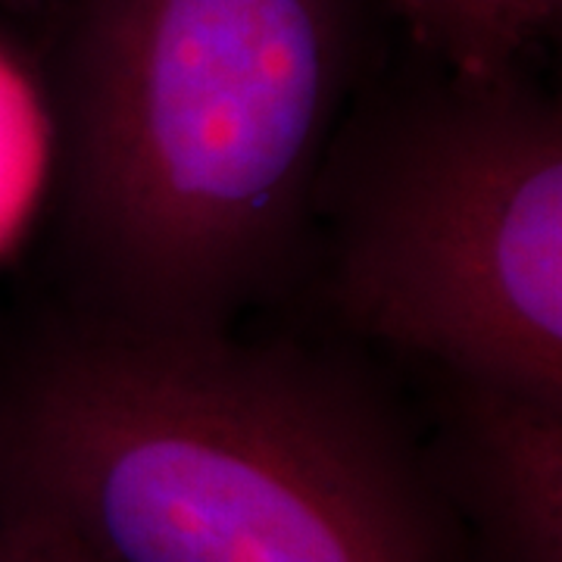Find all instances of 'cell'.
<instances>
[{"label":"cell","instance_id":"cell-1","mask_svg":"<svg viewBox=\"0 0 562 562\" xmlns=\"http://www.w3.org/2000/svg\"><path fill=\"white\" fill-rule=\"evenodd\" d=\"M0 513L98 562H475L375 394L222 331L103 322L0 403Z\"/></svg>","mask_w":562,"mask_h":562},{"label":"cell","instance_id":"cell-2","mask_svg":"<svg viewBox=\"0 0 562 562\" xmlns=\"http://www.w3.org/2000/svg\"><path fill=\"white\" fill-rule=\"evenodd\" d=\"M347 69L344 0H88L66 210L110 319L222 331L284 260Z\"/></svg>","mask_w":562,"mask_h":562},{"label":"cell","instance_id":"cell-3","mask_svg":"<svg viewBox=\"0 0 562 562\" xmlns=\"http://www.w3.org/2000/svg\"><path fill=\"white\" fill-rule=\"evenodd\" d=\"M344 316L462 382L562 401V113L453 76L362 154L344 198Z\"/></svg>","mask_w":562,"mask_h":562},{"label":"cell","instance_id":"cell-4","mask_svg":"<svg viewBox=\"0 0 562 562\" xmlns=\"http://www.w3.org/2000/svg\"><path fill=\"white\" fill-rule=\"evenodd\" d=\"M443 491L475 562H562V401L462 382Z\"/></svg>","mask_w":562,"mask_h":562},{"label":"cell","instance_id":"cell-5","mask_svg":"<svg viewBox=\"0 0 562 562\" xmlns=\"http://www.w3.org/2000/svg\"><path fill=\"white\" fill-rule=\"evenodd\" d=\"M450 76L497 79L560 16L562 0H387Z\"/></svg>","mask_w":562,"mask_h":562},{"label":"cell","instance_id":"cell-6","mask_svg":"<svg viewBox=\"0 0 562 562\" xmlns=\"http://www.w3.org/2000/svg\"><path fill=\"white\" fill-rule=\"evenodd\" d=\"M35 106L20 69L0 54V241L20 216L32 160H35Z\"/></svg>","mask_w":562,"mask_h":562},{"label":"cell","instance_id":"cell-7","mask_svg":"<svg viewBox=\"0 0 562 562\" xmlns=\"http://www.w3.org/2000/svg\"><path fill=\"white\" fill-rule=\"evenodd\" d=\"M0 562H98L54 531L0 513Z\"/></svg>","mask_w":562,"mask_h":562}]
</instances>
